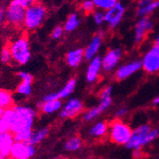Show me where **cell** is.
Returning a JSON list of instances; mask_svg holds the SVG:
<instances>
[{"label": "cell", "instance_id": "1", "mask_svg": "<svg viewBox=\"0 0 159 159\" xmlns=\"http://www.w3.org/2000/svg\"><path fill=\"white\" fill-rule=\"evenodd\" d=\"M36 116V110L30 106L13 105L4 111L1 118L8 125L10 132L14 134L22 131L32 130Z\"/></svg>", "mask_w": 159, "mask_h": 159}, {"label": "cell", "instance_id": "2", "mask_svg": "<svg viewBox=\"0 0 159 159\" xmlns=\"http://www.w3.org/2000/svg\"><path fill=\"white\" fill-rule=\"evenodd\" d=\"M158 135L159 131L157 129H151L149 125H141L133 131V134L126 146L129 149L137 151L153 141Z\"/></svg>", "mask_w": 159, "mask_h": 159}, {"label": "cell", "instance_id": "3", "mask_svg": "<svg viewBox=\"0 0 159 159\" xmlns=\"http://www.w3.org/2000/svg\"><path fill=\"white\" fill-rule=\"evenodd\" d=\"M9 48L14 63L19 66H25L29 63L31 57V52L30 43L26 37L21 36L15 39Z\"/></svg>", "mask_w": 159, "mask_h": 159}, {"label": "cell", "instance_id": "4", "mask_svg": "<svg viewBox=\"0 0 159 159\" xmlns=\"http://www.w3.org/2000/svg\"><path fill=\"white\" fill-rule=\"evenodd\" d=\"M46 15H47L46 7L41 4L36 3L35 5L26 10L24 26L30 30H34L43 24Z\"/></svg>", "mask_w": 159, "mask_h": 159}, {"label": "cell", "instance_id": "5", "mask_svg": "<svg viewBox=\"0 0 159 159\" xmlns=\"http://www.w3.org/2000/svg\"><path fill=\"white\" fill-rule=\"evenodd\" d=\"M132 134H133L132 129L126 123L122 122L119 119L114 120L109 127L110 139L116 144L126 145L130 140Z\"/></svg>", "mask_w": 159, "mask_h": 159}, {"label": "cell", "instance_id": "6", "mask_svg": "<svg viewBox=\"0 0 159 159\" xmlns=\"http://www.w3.org/2000/svg\"><path fill=\"white\" fill-rule=\"evenodd\" d=\"M25 15L26 9L13 2H11L6 9V21L14 27H20L24 25Z\"/></svg>", "mask_w": 159, "mask_h": 159}, {"label": "cell", "instance_id": "7", "mask_svg": "<svg viewBox=\"0 0 159 159\" xmlns=\"http://www.w3.org/2000/svg\"><path fill=\"white\" fill-rule=\"evenodd\" d=\"M142 67L148 73H156L159 71V46L154 45L145 54Z\"/></svg>", "mask_w": 159, "mask_h": 159}, {"label": "cell", "instance_id": "8", "mask_svg": "<svg viewBox=\"0 0 159 159\" xmlns=\"http://www.w3.org/2000/svg\"><path fill=\"white\" fill-rule=\"evenodd\" d=\"M36 153V148L34 145L29 142H15L11 148V154L13 159H30Z\"/></svg>", "mask_w": 159, "mask_h": 159}, {"label": "cell", "instance_id": "9", "mask_svg": "<svg viewBox=\"0 0 159 159\" xmlns=\"http://www.w3.org/2000/svg\"><path fill=\"white\" fill-rule=\"evenodd\" d=\"M84 109L83 102L78 98H70L62 107L60 116L63 118H71L78 116Z\"/></svg>", "mask_w": 159, "mask_h": 159}, {"label": "cell", "instance_id": "10", "mask_svg": "<svg viewBox=\"0 0 159 159\" xmlns=\"http://www.w3.org/2000/svg\"><path fill=\"white\" fill-rule=\"evenodd\" d=\"M125 11V8L121 3H116L114 7L106 11L105 12V22L111 27L115 28L121 22Z\"/></svg>", "mask_w": 159, "mask_h": 159}, {"label": "cell", "instance_id": "11", "mask_svg": "<svg viewBox=\"0 0 159 159\" xmlns=\"http://www.w3.org/2000/svg\"><path fill=\"white\" fill-rule=\"evenodd\" d=\"M121 50L119 48H113L109 50L103 58H102V69L105 72L112 71L119 63V60L121 58Z\"/></svg>", "mask_w": 159, "mask_h": 159}, {"label": "cell", "instance_id": "12", "mask_svg": "<svg viewBox=\"0 0 159 159\" xmlns=\"http://www.w3.org/2000/svg\"><path fill=\"white\" fill-rule=\"evenodd\" d=\"M77 85V81L76 79H71L66 84V85L57 93H50L46 95L43 98V102H49V101H54V99H63L67 97H69L73 91L75 90Z\"/></svg>", "mask_w": 159, "mask_h": 159}, {"label": "cell", "instance_id": "13", "mask_svg": "<svg viewBox=\"0 0 159 159\" xmlns=\"http://www.w3.org/2000/svg\"><path fill=\"white\" fill-rule=\"evenodd\" d=\"M141 67H142V62L140 61H134V62L128 63L116 69V78L118 81H122V80H125L129 78L130 76H132L134 73L138 71Z\"/></svg>", "mask_w": 159, "mask_h": 159}, {"label": "cell", "instance_id": "14", "mask_svg": "<svg viewBox=\"0 0 159 159\" xmlns=\"http://www.w3.org/2000/svg\"><path fill=\"white\" fill-rule=\"evenodd\" d=\"M102 68V58L99 56H96L93 58L87 67L86 70V80L88 83H94L97 81V79L98 77L99 71Z\"/></svg>", "mask_w": 159, "mask_h": 159}, {"label": "cell", "instance_id": "15", "mask_svg": "<svg viewBox=\"0 0 159 159\" xmlns=\"http://www.w3.org/2000/svg\"><path fill=\"white\" fill-rule=\"evenodd\" d=\"M152 27V22L147 17H142L137 22L134 30V43H140L144 39V36L148 30Z\"/></svg>", "mask_w": 159, "mask_h": 159}, {"label": "cell", "instance_id": "16", "mask_svg": "<svg viewBox=\"0 0 159 159\" xmlns=\"http://www.w3.org/2000/svg\"><path fill=\"white\" fill-rule=\"evenodd\" d=\"M15 143L13 134L11 132H5L0 134V151L8 157L11 154V148Z\"/></svg>", "mask_w": 159, "mask_h": 159}, {"label": "cell", "instance_id": "17", "mask_svg": "<svg viewBox=\"0 0 159 159\" xmlns=\"http://www.w3.org/2000/svg\"><path fill=\"white\" fill-rule=\"evenodd\" d=\"M157 8H159V0H140L137 6V14L145 17L146 14L152 12Z\"/></svg>", "mask_w": 159, "mask_h": 159}, {"label": "cell", "instance_id": "18", "mask_svg": "<svg viewBox=\"0 0 159 159\" xmlns=\"http://www.w3.org/2000/svg\"><path fill=\"white\" fill-rule=\"evenodd\" d=\"M102 44V38L99 35H96L89 43V45L84 49V58L86 60H91L97 56L98 51L99 50Z\"/></svg>", "mask_w": 159, "mask_h": 159}, {"label": "cell", "instance_id": "19", "mask_svg": "<svg viewBox=\"0 0 159 159\" xmlns=\"http://www.w3.org/2000/svg\"><path fill=\"white\" fill-rule=\"evenodd\" d=\"M84 58V50L82 48H76L70 50L66 57V63L71 67H78L81 65L83 59Z\"/></svg>", "mask_w": 159, "mask_h": 159}, {"label": "cell", "instance_id": "20", "mask_svg": "<svg viewBox=\"0 0 159 159\" xmlns=\"http://www.w3.org/2000/svg\"><path fill=\"white\" fill-rule=\"evenodd\" d=\"M63 107V103L61 99H54V101L45 102L41 105V111L46 115H51L53 113L58 112Z\"/></svg>", "mask_w": 159, "mask_h": 159}, {"label": "cell", "instance_id": "21", "mask_svg": "<svg viewBox=\"0 0 159 159\" xmlns=\"http://www.w3.org/2000/svg\"><path fill=\"white\" fill-rule=\"evenodd\" d=\"M13 106V97L11 92L0 88V108L6 110Z\"/></svg>", "mask_w": 159, "mask_h": 159}, {"label": "cell", "instance_id": "22", "mask_svg": "<svg viewBox=\"0 0 159 159\" xmlns=\"http://www.w3.org/2000/svg\"><path fill=\"white\" fill-rule=\"evenodd\" d=\"M48 128L47 127H44V128H41V129H38L36 131H33L32 132V135L30 139L29 143L32 144V145H37L39 143H41L44 139L47 138V136L48 135Z\"/></svg>", "mask_w": 159, "mask_h": 159}, {"label": "cell", "instance_id": "23", "mask_svg": "<svg viewBox=\"0 0 159 159\" xmlns=\"http://www.w3.org/2000/svg\"><path fill=\"white\" fill-rule=\"evenodd\" d=\"M32 79L21 81L16 88V93L22 97H30L32 93Z\"/></svg>", "mask_w": 159, "mask_h": 159}, {"label": "cell", "instance_id": "24", "mask_svg": "<svg viewBox=\"0 0 159 159\" xmlns=\"http://www.w3.org/2000/svg\"><path fill=\"white\" fill-rule=\"evenodd\" d=\"M109 130L108 125L105 122H97L94 126H92V128L89 131V134L91 136L93 137H102Z\"/></svg>", "mask_w": 159, "mask_h": 159}, {"label": "cell", "instance_id": "25", "mask_svg": "<svg viewBox=\"0 0 159 159\" xmlns=\"http://www.w3.org/2000/svg\"><path fill=\"white\" fill-rule=\"evenodd\" d=\"M80 25V18L78 16L77 13H71L67 20H66V22L65 23V26H64V30L66 32H71L73 30H75Z\"/></svg>", "mask_w": 159, "mask_h": 159}, {"label": "cell", "instance_id": "26", "mask_svg": "<svg viewBox=\"0 0 159 159\" xmlns=\"http://www.w3.org/2000/svg\"><path fill=\"white\" fill-rule=\"evenodd\" d=\"M82 147V139L79 136H73L66 141L64 148L67 152H75Z\"/></svg>", "mask_w": 159, "mask_h": 159}, {"label": "cell", "instance_id": "27", "mask_svg": "<svg viewBox=\"0 0 159 159\" xmlns=\"http://www.w3.org/2000/svg\"><path fill=\"white\" fill-rule=\"evenodd\" d=\"M92 1L95 7L102 11H108L117 3L116 0H92Z\"/></svg>", "mask_w": 159, "mask_h": 159}, {"label": "cell", "instance_id": "28", "mask_svg": "<svg viewBox=\"0 0 159 159\" xmlns=\"http://www.w3.org/2000/svg\"><path fill=\"white\" fill-rule=\"evenodd\" d=\"M33 130H28V131H22L13 134L15 142H29L30 139L32 135Z\"/></svg>", "mask_w": 159, "mask_h": 159}, {"label": "cell", "instance_id": "29", "mask_svg": "<svg viewBox=\"0 0 159 159\" xmlns=\"http://www.w3.org/2000/svg\"><path fill=\"white\" fill-rule=\"evenodd\" d=\"M102 113V110L99 109L98 106H96V107H93L89 110H87L84 115V119L85 121H90V120H93L94 118H96L99 114Z\"/></svg>", "mask_w": 159, "mask_h": 159}, {"label": "cell", "instance_id": "30", "mask_svg": "<svg viewBox=\"0 0 159 159\" xmlns=\"http://www.w3.org/2000/svg\"><path fill=\"white\" fill-rule=\"evenodd\" d=\"M0 61H1L2 64H10L12 61V57H11V53L9 47L4 48L1 52H0Z\"/></svg>", "mask_w": 159, "mask_h": 159}, {"label": "cell", "instance_id": "31", "mask_svg": "<svg viewBox=\"0 0 159 159\" xmlns=\"http://www.w3.org/2000/svg\"><path fill=\"white\" fill-rule=\"evenodd\" d=\"M11 2L23 7L24 9H28L37 3V0H12Z\"/></svg>", "mask_w": 159, "mask_h": 159}, {"label": "cell", "instance_id": "32", "mask_svg": "<svg viewBox=\"0 0 159 159\" xmlns=\"http://www.w3.org/2000/svg\"><path fill=\"white\" fill-rule=\"evenodd\" d=\"M93 18H94V21L97 25H101L103 22H105V12H103L102 11H95Z\"/></svg>", "mask_w": 159, "mask_h": 159}, {"label": "cell", "instance_id": "33", "mask_svg": "<svg viewBox=\"0 0 159 159\" xmlns=\"http://www.w3.org/2000/svg\"><path fill=\"white\" fill-rule=\"evenodd\" d=\"M94 8H95V5L92 0H84L82 3V9L87 13L92 12L94 11Z\"/></svg>", "mask_w": 159, "mask_h": 159}, {"label": "cell", "instance_id": "34", "mask_svg": "<svg viewBox=\"0 0 159 159\" xmlns=\"http://www.w3.org/2000/svg\"><path fill=\"white\" fill-rule=\"evenodd\" d=\"M64 31H65V30H64L63 27H61V26L56 27V28L52 30V32H51V38L54 39V40L60 39V38H61V37L63 36Z\"/></svg>", "mask_w": 159, "mask_h": 159}, {"label": "cell", "instance_id": "35", "mask_svg": "<svg viewBox=\"0 0 159 159\" xmlns=\"http://www.w3.org/2000/svg\"><path fill=\"white\" fill-rule=\"evenodd\" d=\"M112 103V98H101V102H99V109L102 110V112H103L104 110H106L107 108L110 107Z\"/></svg>", "mask_w": 159, "mask_h": 159}, {"label": "cell", "instance_id": "36", "mask_svg": "<svg viewBox=\"0 0 159 159\" xmlns=\"http://www.w3.org/2000/svg\"><path fill=\"white\" fill-rule=\"evenodd\" d=\"M17 77L20 79V81H25V80H29V79H32V75L27 71H24V70H21L17 72Z\"/></svg>", "mask_w": 159, "mask_h": 159}, {"label": "cell", "instance_id": "37", "mask_svg": "<svg viewBox=\"0 0 159 159\" xmlns=\"http://www.w3.org/2000/svg\"><path fill=\"white\" fill-rule=\"evenodd\" d=\"M112 95V87L111 86H107L105 87L102 93H101V98H111Z\"/></svg>", "mask_w": 159, "mask_h": 159}, {"label": "cell", "instance_id": "38", "mask_svg": "<svg viewBox=\"0 0 159 159\" xmlns=\"http://www.w3.org/2000/svg\"><path fill=\"white\" fill-rule=\"evenodd\" d=\"M127 112H128V109L125 108V107H122V108L118 109V110L116 112V116H117V117H121V116H125Z\"/></svg>", "mask_w": 159, "mask_h": 159}, {"label": "cell", "instance_id": "39", "mask_svg": "<svg viewBox=\"0 0 159 159\" xmlns=\"http://www.w3.org/2000/svg\"><path fill=\"white\" fill-rule=\"evenodd\" d=\"M6 20V10L4 8H0V24H2Z\"/></svg>", "mask_w": 159, "mask_h": 159}, {"label": "cell", "instance_id": "40", "mask_svg": "<svg viewBox=\"0 0 159 159\" xmlns=\"http://www.w3.org/2000/svg\"><path fill=\"white\" fill-rule=\"evenodd\" d=\"M153 104H155V105L159 104V96H158V97H156V98L153 99Z\"/></svg>", "mask_w": 159, "mask_h": 159}, {"label": "cell", "instance_id": "41", "mask_svg": "<svg viewBox=\"0 0 159 159\" xmlns=\"http://www.w3.org/2000/svg\"><path fill=\"white\" fill-rule=\"evenodd\" d=\"M7 157H8L7 155H5L1 151H0V159H6Z\"/></svg>", "mask_w": 159, "mask_h": 159}, {"label": "cell", "instance_id": "42", "mask_svg": "<svg viewBox=\"0 0 159 159\" xmlns=\"http://www.w3.org/2000/svg\"><path fill=\"white\" fill-rule=\"evenodd\" d=\"M155 45H157V46H159V35H158V37L156 38V41H155Z\"/></svg>", "mask_w": 159, "mask_h": 159}, {"label": "cell", "instance_id": "43", "mask_svg": "<svg viewBox=\"0 0 159 159\" xmlns=\"http://www.w3.org/2000/svg\"><path fill=\"white\" fill-rule=\"evenodd\" d=\"M157 159H159V157H158V158H157Z\"/></svg>", "mask_w": 159, "mask_h": 159}]
</instances>
